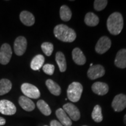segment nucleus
<instances>
[{
  "label": "nucleus",
  "instance_id": "f257e3e1",
  "mask_svg": "<svg viewBox=\"0 0 126 126\" xmlns=\"http://www.w3.org/2000/svg\"><path fill=\"white\" fill-rule=\"evenodd\" d=\"M55 37L63 42L71 43L75 40L77 34L75 31L67 25L60 24L56 26L54 29Z\"/></svg>",
  "mask_w": 126,
  "mask_h": 126
},
{
  "label": "nucleus",
  "instance_id": "f03ea898",
  "mask_svg": "<svg viewBox=\"0 0 126 126\" xmlns=\"http://www.w3.org/2000/svg\"><path fill=\"white\" fill-rule=\"evenodd\" d=\"M123 18L122 15L116 12L111 14L107 20V28L109 32L113 35H118L123 28Z\"/></svg>",
  "mask_w": 126,
  "mask_h": 126
},
{
  "label": "nucleus",
  "instance_id": "7ed1b4c3",
  "mask_svg": "<svg viewBox=\"0 0 126 126\" xmlns=\"http://www.w3.org/2000/svg\"><path fill=\"white\" fill-rule=\"evenodd\" d=\"M83 91V86L79 82H74L71 83L67 89L68 99L72 102H77L81 99Z\"/></svg>",
  "mask_w": 126,
  "mask_h": 126
},
{
  "label": "nucleus",
  "instance_id": "20e7f679",
  "mask_svg": "<svg viewBox=\"0 0 126 126\" xmlns=\"http://www.w3.org/2000/svg\"><path fill=\"white\" fill-rule=\"evenodd\" d=\"M21 91L25 96L32 99H38L40 96L39 89L33 85L29 83H24L21 85Z\"/></svg>",
  "mask_w": 126,
  "mask_h": 126
},
{
  "label": "nucleus",
  "instance_id": "39448f33",
  "mask_svg": "<svg viewBox=\"0 0 126 126\" xmlns=\"http://www.w3.org/2000/svg\"><path fill=\"white\" fill-rule=\"evenodd\" d=\"M12 51L10 45L8 43L3 44L0 48V64L6 65L11 59Z\"/></svg>",
  "mask_w": 126,
  "mask_h": 126
},
{
  "label": "nucleus",
  "instance_id": "423d86ee",
  "mask_svg": "<svg viewBox=\"0 0 126 126\" xmlns=\"http://www.w3.org/2000/svg\"><path fill=\"white\" fill-rule=\"evenodd\" d=\"M16 111V108L12 102L9 100H0V113L1 114L7 116H12L15 114Z\"/></svg>",
  "mask_w": 126,
  "mask_h": 126
},
{
  "label": "nucleus",
  "instance_id": "0eeeda50",
  "mask_svg": "<svg viewBox=\"0 0 126 126\" xmlns=\"http://www.w3.org/2000/svg\"><path fill=\"white\" fill-rule=\"evenodd\" d=\"M27 40L23 36H19L14 42V51L17 56H20L24 54L27 48Z\"/></svg>",
  "mask_w": 126,
  "mask_h": 126
},
{
  "label": "nucleus",
  "instance_id": "6e6552de",
  "mask_svg": "<svg viewBox=\"0 0 126 126\" xmlns=\"http://www.w3.org/2000/svg\"><path fill=\"white\" fill-rule=\"evenodd\" d=\"M111 42L107 36H102L97 41L95 46V50L98 54H104L110 48Z\"/></svg>",
  "mask_w": 126,
  "mask_h": 126
},
{
  "label": "nucleus",
  "instance_id": "1a4fd4ad",
  "mask_svg": "<svg viewBox=\"0 0 126 126\" xmlns=\"http://www.w3.org/2000/svg\"><path fill=\"white\" fill-rule=\"evenodd\" d=\"M63 109L72 120L78 121L79 120L81 117L80 111L78 108L74 105L71 103H67L63 106Z\"/></svg>",
  "mask_w": 126,
  "mask_h": 126
},
{
  "label": "nucleus",
  "instance_id": "9d476101",
  "mask_svg": "<svg viewBox=\"0 0 126 126\" xmlns=\"http://www.w3.org/2000/svg\"><path fill=\"white\" fill-rule=\"evenodd\" d=\"M111 106L115 111L120 112L126 108V95L124 94H119L113 99Z\"/></svg>",
  "mask_w": 126,
  "mask_h": 126
},
{
  "label": "nucleus",
  "instance_id": "9b49d317",
  "mask_svg": "<svg viewBox=\"0 0 126 126\" xmlns=\"http://www.w3.org/2000/svg\"><path fill=\"white\" fill-rule=\"evenodd\" d=\"M105 68L100 64L93 65L92 67H90L87 72L88 78L92 80L102 77L105 75Z\"/></svg>",
  "mask_w": 126,
  "mask_h": 126
},
{
  "label": "nucleus",
  "instance_id": "f8f14e48",
  "mask_svg": "<svg viewBox=\"0 0 126 126\" xmlns=\"http://www.w3.org/2000/svg\"><path fill=\"white\" fill-rule=\"evenodd\" d=\"M114 64L120 68H126V49L123 48L120 50L116 54L114 60Z\"/></svg>",
  "mask_w": 126,
  "mask_h": 126
},
{
  "label": "nucleus",
  "instance_id": "ddd939ff",
  "mask_svg": "<svg viewBox=\"0 0 126 126\" xmlns=\"http://www.w3.org/2000/svg\"><path fill=\"white\" fill-rule=\"evenodd\" d=\"M92 90L95 94L103 96L108 94L109 92V86L106 83L96 82L92 85Z\"/></svg>",
  "mask_w": 126,
  "mask_h": 126
},
{
  "label": "nucleus",
  "instance_id": "4468645a",
  "mask_svg": "<svg viewBox=\"0 0 126 126\" xmlns=\"http://www.w3.org/2000/svg\"><path fill=\"white\" fill-rule=\"evenodd\" d=\"M19 104L25 111H32L35 109L34 102L29 97L25 96H21L19 99Z\"/></svg>",
  "mask_w": 126,
  "mask_h": 126
},
{
  "label": "nucleus",
  "instance_id": "2eb2a0df",
  "mask_svg": "<svg viewBox=\"0 0 126 126\" xmlns=\"http://www.w3.org/2000/svg\"><path fill=\"white\" fill-rule=\"evenodd\" d=\"M72 59L77 65H82L85 64L86 61V57L80 48H78V47L75 48L72 50Z\"/></svg>",
  "mask_w": 126,
  "mask_h": 126
},
{
  "label": "nucleus",
  "instance_id": "dca6fc26",
  "mask_svg": "<svg viewBox=\"0 0 126 126\" xmlns=\"http://www.w3.org/2000/svg\"><path fill=\"white\" fill-rule=\"evenodd\" d=\"M19 18L22 23L27 26H32L35 22L34 15L27 11H23L21 12L19 15Z\"/></svg>",
  "mask_w": 126,
  "mask_h": 126
},
{
  "label": "nucleus",
  "instance_id": "f3484780",
  "mask_svg": "<svg viewBox=\"0 0 126 126\" xmlns=\"http://www.w3.org/2000/svg\"><path fill=\"white\" fill-rule=\"evenodd\" d=\"M56 115L57 119L59 120L60 123L64 126H71V120L68 116L65 111L63 109L60 108L56 111Z\"/></svg>",
  "mask_w": 126,
  "mask_h": 126
},
{
  "label": "nucleus",
  "instance_id": "a211bd4d",
  "mask_svg": "<svg viewBox=\"0 0 126 126\" xmlns=\"http://www.w3.org/2000/svg\"><path fill=\"white\" fill-rule=\"evenodd\" d=\"M44 63H45V57L43 55H36L31 61V68L34 71H39L43 65Z\"/></svg>",
  "mask_w": 126,
  "mask_h": 126
},
{
  "label": "nucleus",
  "instance_id": "6ab92c4d",
  "mask_svg": "<svg viewBox=\"0 0 126 126\" xmlns=\"http://www.w3.org/2000/svg\"><path fill=\"white\" fill-rule=\"evenodd\" d=\"M46 85L51 94L55 96H59L61 94V89L60 86L53 80L50 79H47L46 81Z\"/></svg>",
  "mask_w": 126,
  "mask_h": 126
},
{
  "label": "nucleus",
  "instance_id": "aec40b11",
  "mask_svg": "<svg viewBox=\"0 0 126 126\" xmlns=\"http://www.w3.org/2000/svg\"><path fill=\"white\" fill-rule=\"evenodd\" d=\"M85 23L89 26H96L98 25L99 19L96 15L93 12H88L86 14L84 19Z\"/></svg>",
  "mask_w": 126,
  "mask_h": 126
},
{
  "label": "nucleus",
  "instance_id": "412c9836",
  "mask_svg": "<svg viewBox=\"0 0 126 126\" xmlns=\"http://www.w3.org/2000/svg\"><path fill=\"white\" fill-rule=\"evenodd\" d=\"M56 61L59 65L60 72L65 71L67 69V62L64 54L62 52L58 51L56 54Z\"/></svg>",
  "mask_w": 126,
  "mask_h": 126
},
{
  "label": "nucleus",
  "instance_id": "4be33fe9",
  "mask_svg": "<svg viewBox=\"0 0 126 126\" xmlns=\"http://www.w3.org/2000/svg\"><path fill=\"white\" fill-rule=\"evenodd\" d=\"M12 83L9 79L5 78L0 80V96L7 94L12 89Z\"/></svg>",
  "mask_w": 126,
  "mask_h": 126
},
{
  "label": "nucleus",
  "instance_id": "5701e85b",
  "mask_svg": "<svg viewBox=\"0 0 126 126\" xmlns=\"http://www.w3.org/2000/svg\"><path fill=\"white\" fill-rule=\"evenodd\" d=\"M60 18L61 19V20H63V21H69L72 16L71 11L68 6L63 5L60 8Z\"/></svg>",
  "mask_w": 126,
  "mask_h": 126
},
{
  "label": "nucleus",
  "instance_id": "b1692460",
  "mask_svg": "<svg viewBox=\"0 0 126 126\" xmlns=\"http://www.w3.org/2000/svg\"><path fill=\"white\" fill-rule=\"evenodd\" d=\"M37 106L42 114L45 116H50L51 113V110L45 101L43 100H39L37 102Z\"/></svg>",
  "mask_w": 126,
  "mask_h": 126
},
{
  "label": "nucleus",
  "instance_id": "393cba45",
  "mask_svg": "<svg viewBox=\"0 0 126 126\" xmlns=\"http://www.w3.org/2000/svg\"><path fill=\"white\" fill-rule=\"evenodd\" d=\"M92 118L96 123H100L103 120L102 108L99 105H96L94 107L92 113Z\"/></svg>",
  "mask_w": 126,
  "mask_h": 126
},
{
  "label": "nucleus",
  "instance_id": "a878e982",
  "mask_svg": "<svg viewBox=\"0 0 126 126\" xmlns=\"http://www.w3.org/2000/svg\"><path fill=\"white\" fill-rule=\"evenodd\" d=\"M41 48H42V51L43 53L46 55L47 56H50L53 51L54 49V46L53 45L49 42H45L43 43L41 45Z\"/></svg>",
  "mask_w": 126,
  "mask_h": 126
},
{
  "label": "nucleus",
  "instance_id": "bb28decb",
  "mask_svg": "<svg viewBox=\"0 0 126 126\" xmlns=\"http://www.w3.org/2000/svg\"><path fill=\"white\" fill-rule=\"evenodd\" d=\"M108 2L107 0H95L94 1V8L97 11H102L106 8Z\"/></svg>",
  "mask_w": 126,
  "mask_h": 126
},
{
  "label": "nucleus",
  "instance_id": "cd10ccee",
  "mask_svg": "<svg viewBox=\"0 0 126 126\" xmlns=\"http://www.w3.org/2000/svg\"><path fill=\"white\" fill-rule=\"evenodd\" d=\"M55 67L54 65L50 64H46L43 65V71L47 75H52L53 74L54 71Z\"/></svg>",
  "mask_w": 126,
  "mask_h": 126
},
{
  "label": "nucleus",
  "instance_id": "c85d7f7f",
  "mask_svg": "<svg viewBox=\"0 0 126 126\" xmlns=\"http://www.w3.org/2000/svg\"><path fill=\"white\" fill-rule=\"evenodd\" d=\"M50 126H63L59 122L56 120H53L50 122Z\"/></svg>",
  "mask_w": 126,
  "mask_h": 126
},
{
  "label": "nucleus",
  "instance_id": "c756f323",
  "mask_svg": "<svg viewBox=\"0 0 126 126\" xmlns=\"http://www.w3.org/2000/svg\"><path fill=\"white\" fill-rule=\"evenodd\" d=\"M6 123V120L4 118L0 117V126H4Z\"/></svg>",
  "mask_w": 126,
  "mask_h": 126
},
{
  "label": "nucleus",
  "instance_id": "7c9ffc66",
  "mask_svg": "<svg viewBox=\"0 0 126 126\" xmlns=\"http://www.w3.org/2000/svg\"><path fill=\"white\" fill-rule=\"evenodd\" d=\"M124 124H125L126 125V114L124 117Z\"/></svg>",
  "mask_w": 126,
  "mask_h": 126
},
{
  "label": "nucleus",
  "instance_id": "2f4dec72",
  "mask_svg": "<svg viewBox=\"0 0 126 126\" xmlns=\"http://www.w3.org/2000/svg\"><path fill=\"white\" fill-rule=\"evenodd\" d=\"M90 66H91V67H92V66H93V64H92V63H91V64H90Z\"/></svg>",
  "mask_w": 126,
  "mask_h": 126
},
{
  "label": "nucleus",
  "instance_id": "473e14b6",
  "mask_svg": "<svg viewBox=\"0 0 126 126\" xmlns=\"http://www.w3.org/2000/svg\"></svg>",
  "mask_w": 126,
  "mask_h": 126
},
{
  "label": "nucleus",
  "instance_id": "72a5a7b5",
  "mask_svg": "<svg viewBox=\"0 0 126 126\" xmlns=\"http://www.w3.org/2000/svg\"></svg>",
  "mask_w": 126,
  "mask_h": 126
}]
</instances>
